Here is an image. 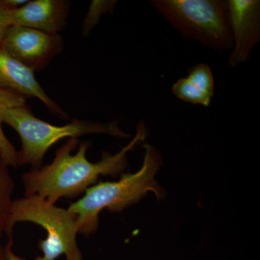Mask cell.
Listing matches in <instances>:
<instances>
[{
  "label": "cell",
  "mask_w": 260,
  "mask_h": 260,
  "mask_svg": "<svg viewBox=\"0 0 260 260\" xmlns=\"http://www.w3.org/2000/svg\"><path fill=\"white\" fill-rule=\"evenodd\" d=\"M9 167L0 153V239L5 234L15 190Z\"/></svg>",
  "instance_id": "obj_12"
},
{
  "label": "cell",
  "mask_w": 260,
  "mask_h": 260,
  "mask_svg": "<svg viewBox=\"0 0 260 260\" xmlns=\"http://www.w3.org/2000/svg\"><path fill=\"white\" fill-rule=\"evenodd\" d=\"M151 4L186 39L216 50L233 48L227 1L153 0Z\"/></svg>",
  "instance_id": "obj_5"
},
{
  "label": "cell",
  "mask_w": 260,
  "mask_h": 260,
  "mask_svg": "<svg viewBox=\"0 0 260 260\" xmlns=\"http://www.w3.org/2000/svg\"><path fill=\"white\" fill-rule=\"evenodd\" d=\"M30 222L47 232V238L39 241L42 256L34 260H56L64 255L66 260H83L77 236L79 234L78 217L69 208L56 206L40 196L24 197L13 200L7 223L5 235L13 238L15 225Z\"/></svg>",
  "instance_id": "obj_4"
},
{
  "label": "cell",
  "mask_w": 260,
  "mask_h": 260,
  "mask_svg": "<svg viewBox=\"0 0 260 260\" xmlns=\"http://www.w3.org/2000/svg\"><path fill=\"white\" fill-rule=\"evenodd\" d=\"M229 25L233 39V51L229 67L236 68L250 57L260 40L259 0L227 1Z\"/></svg>",
  "instance_id": "obj_7"
},
{
  "label": "cell",
  "mask_w": 260,
  "mask_h": 260,
  "mask_svg": "<svg viewBox=\"0 0 260 260\" xmlns=\"http://www.w3.org/2000/svg\"><path fill=\"white\" fill-rule=\"evenodd\" d=\"M26 101L27 97L22 94L0 88V153L9 167H18V151L3 131V114L8 109L26 106Z\"/></svg>",
  "instance_id": "obj_11"
},
{
  "label": "cell",
  "mask_w": 260,
  "mask_h": 260,
  "mask_svg": "<svg viewBox=\"0 0 260 260\" xmlns=\"http://www.w3.org/2000/svg\"><path fill=\"white\" fill-rule=\"evenodd\" d=\"M143 148L144 158L138 172L123 173L118 181L96 183L68 207L78 217L79 234L85 237L95 234L102 210L121 213L149 192L158 200L166 198L167 191L155 179L162 164L161 154L150 143H145Z\"/></svg>",
  "instance_id": "obj_2"
},
{
  "label": "cell",
  "mask_w": 260,
  "mask_h": 260,
  "mask_svg": "<svg viewBox=\"0 0 260 260\" xmlns=\"http://www.w3.org/2000/svg\"><path fill=\"white\" fill-rule=\"evenodd\" d=\"M148 130L144 121L137 125L136 134L126 146L115 154L104 151L96 162L86 157L90 143L83 141L78 147V138H69L56 150L52 161L22 176L25 197H42L55 203L61 198L75 199L95 185L101 176L116 177L127 168V153L144 141Z\"/></svg>",
  "instance_id": "obj_1"
},
{
  "label": "cell",
  "mask_w": 260,
  "mask_h": 260,
  "mask_svg": "<svg viewBox=\"0 0 260 260\" xmlns=\"http://www.w3.org/2000/svg\"><path fill=\"white\" fill-rule=\"evenodd\" d=\"M0 88L39 99L48 110L62 119H68L66 112L46 93L36 78L34 72L12 57L0 46Z\"/></svg>",
  "instance_id": "obj_8"
},
{
  "label": "cell",
  "mask_w": 260,
  "mask_h": 260,
  "mask_svg": "<svg viewBox=\"0 0 260 260\" xmlns=\"http://www.w3.org/2000/svg\"><path fill=\"white\" fill-rule=\"evenodd\" d=\"M3 121L15 130L21 141L17 165L29 164L32 169L42 167L48 150L64 138L91 134H105L117 138L131 137L119 127L118 120L98 122L75 119L69 124L55 125L36 117L27 106L8 109L3 114Z\"/></svg>",
  "instance_id": "obj_3"
},
{
  "label": "cell",
  "mask_w": 260,
  "mask_h": 260,
  "mask_svg": "<svg viewBox=\"0 0 260 260\" xmlns=\"http://www.w3.org/2000/svg\"><path fill=\"white\" fill-rule=\"evenodd\" d=\"M13 238L8 239V242L5 245V254H6L7 260H27L22 256L15 254L13 250Z\"/></svg>",
  "instance_id": "obj_15"
},
{
  "label": "cell",
  "mask_w": 260,
  "mask_h": 260,
  "mask_svg": "<svg viewBox=\"0 0 260 260\" xmlns=\"http://www.w3.org/2000/svg\"><path fill=\"white\" fill-rule=\"evenodd\" d=\"M0 260H7L5 246L2 245L1 244H0Z\"/></svg>",
  "instance_id": "obj_16"
},
{
  "label": "cell",
  "mask_w": 260,
  "mask_h": 260,
  "mask_svg": "<svg viewBox=\"0 0 260 260\" xmlns=\"http://www.w3.org/2000/svg\"><path fill=\"white\" fill-rule=\"evenodd\" d=\"M215 90V81L208 65L198 64L189 69L186 78L178 80L172 91L178 99L186 103L209 107Z\"/></svg>",
  "instance_id": "obj_10"
},
{
  "label": "cell",
  "mask_w": 260,
  "mask_h": 260,
  "mask_svg": "<svg viewBox=\"0 0 260 260\" xmlns=\"http://www.w3.org/2000/svg\"><path fill=\"white\" fill-rule=\"evenodd\" d=\"M70 3L64 0H34L11 10L13 25L59 34L64 28Z\"/></svg>",
  "instance_id": "obj_9"
},
{
  "label": "cell",
  "mask_w": 260,
  "mask_h": 260,
  "mask_svg": "<svg viewBox=\"0 0 260 260\" xmlns=\"http://www.w3.org/2000/svg\"><path fill=\"white\" fill-rule=\"evenodd\" d=\"M0 46L9 55L35 73L47 66L61 52L64 42L59 34L13 25Z\"/></svg>",
  "instance_id": "obj_6"
},
{
  "label": "cell",
  "mask_w": 260,
  "mask_h": 260,
  "mask_svg": "<svg viewBox=\"0 0 260 260\" xmlns=\"http://www.w3.org/2000/svg\"><path fill=\"white\" fill-rule=\"evenodd\" d=\"M12 10L5 4L3 0H0V43L4 39L7 30L12 26Z\"/></svg>",
  "instance_id": "obj_14"
},
{
  "label": "cell",
  "mask_w": 260,
  "mask_h": 260,
  "mask_svg": "<svg viewBox=\"0 0 260 260\" xmlns=\"http://www.w3.org/2000/svg\"><path fill=\"white\" fill-rule=\"evenodd\" d=\"M116 1H93L83 24V32L88 34L96 25L104 13L112 12Z\"/></svg>",
  "instance_id": "obj_13"
}]
</instances>
